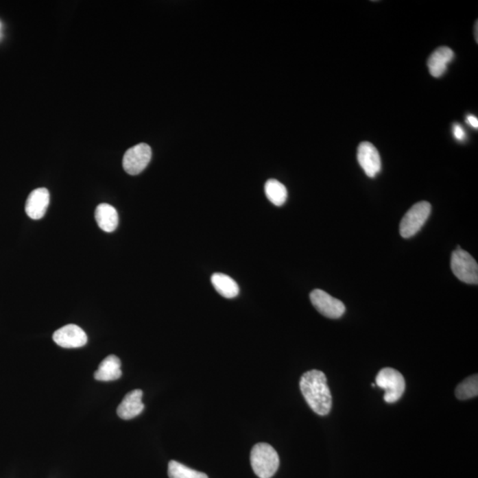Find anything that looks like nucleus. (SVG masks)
<instances>
[{
	"instance_id": "f257e3e1",
	"label": "nucleus",
	"mask_w": 478,
	"mask_h": 478,
	"mask_svg": "<svg viewBox=\"0 0 478 478\" xmlns=\"http://www.w3.org/2000/svg\"><path fill=\"white\" fill-rule=\"evenodd\" d=\"M300 391L307 403L319 416H327L333 406V397L324 372L307 371L301 377Z\"/></svg>"
},
{
	"instance_id": "f03ea898",
	"label": "nucleus",
	"mask_w": 478,
	"mask_h": 478,
	"mask_svg": "<svg viewBox=\"0 0 478 478\" xmlns=\"http://www.w3.org/2000/svg\"><path fill=\"white\" fill-rule=\"evenodd\" d=\"M251 465L259 477L270 478L278 470L279 456L270 444L259 443L252 447Z\"/></svg>"
},
{
	"instance_id": "7ed1b4c3",
	"label": "nucleus",
	"mask_w": 478,
	"mask_h": 478,
	"mask_svg": "<svg viewBox=\"0 0 478 478\" xmlns=\"http://www.w3.org/2000/svg\"><path fill=\"white\" fill-rule=\"evenodd\" d=\"M376 385L385 390L383 400L390 404L400 400L406 388L403 376L392 368H385L380 370L376 377Z\"/></svg>"
},
{
	"instance_id": "20e7f679",
	"label": "nucleus",
	"mask_w": 478,
	"mask_h": 478,
	"mask_svg": "<svg viewBox=\"0 0 478 478\" xmlns=\"http://www.w3.org/2000/svg\"><path fill=\"white\" fill-rule=\"evenodd\" d=\"M431 205L427 201L415 204L402 218L400 233L404 239H409L421 230L429 216L431 215Z\"/></svg>"
},
{
	"instance_id": "39448f33",
	"label": "nucleus",
	"mask_w": 478,
	"mask_h": 478,
	"mask_svg": "<svg viewBox=\"0 0 478 478\" xmlns=\"http://www.w3.org/2000/svg\"><path fill=\"white\" fill-rule=\"evenodd\" d=\"M451 269L459 281L468 285L478 284V265L468 252L458 248L451 258Z\"/></svg>"
},
{
	"instance_id": "423d86ee",
	"label": "nucleus",
	"mask_w": 478,
	"mask_h": 478,
	"mask_svg": "<svg viewBox=\"0 0 478 478\" xmlns=\"http://www.w3.org/2000/svg\"><path fill=\"white\" fill-rule=\"evenodd\" d=\"M152 159V149L147 144L136 145L125 153L123 166L129 175L136 176L144 171Z\"/></svg>"
},
{
	"instance_id": "0eeeda50",
	"label": "nucleus",
	"mask_w": 478,
	"mask_h": 478,
	"mask_svg": "<svg viewBox=\"0 0 478 478\" xmlns=\"http://www.w3.org/2000/svg\"><path fill=\"white\" fill-rule=\"evenodd\" d=\"M310 300L315 309L325 318L339 319L346 312V307L342 301L320 289H316L310 294Z\"/></svg>"
},
{
	"instance_id": "6e6552de",
	"label": "nucleus",
	"mask_w": 478,
	"mask_h": 478,
	"mask_svg": "<svg viewBox=\"0 0 478 478\" xmlns=\"http://www.w3.org/2000/svg\"><path fill=\"white\" fill-rule=\"evenodd\" d=\"M357 160L368 178H376L377 174L381 171V157L376 146L370 142H362L359 145Z\"/></svg>"
},
{
	"instance_id": "1a4fd4ad",
	"label": "nucleus",
	"mask_w": 478,
	"mask_h": 478,
	"mask_svg": "<svg viewBox=\"0 0 478 478\" xmlns=\"http://www.w3.org/2000/svg\"><path fill=\"white\" fill-rule=\"evenodd\" d=\"M53 339L63 348H79L88 342L86 333L75 324H68L59 328L54 333Z\"/></svg>"
},
{
	"instance_id": "9d476101",
	"label": "nucleus",
	"mask_w": 478,
	"mask_h": 478,
	"mask_svg": "<svg viewBox=\"0 0 478 478\" xmlns=\"http://www.w3.org/2000/svg\"><path fill=\"white\" fill-rule=\"evenodd\" d=\"M50 203V193L47 189L38 188L29 195L26 201L25 211L29 218L39 220L44 217Z\"/></svg>"
},
{
	"instance_id": "9b49d317",
	"label": "nucleus",
	"mask_w": 478,
	"mask_h": 478,
	"mask_svg": "<svg viewBox=\"0 0 478 478\" xmlns=\"http://www.w3.org/2000/svg\"><path fill=\"white\" fill-rule=\"evenodd\" d=\"M142 397L143 392L139 389L134 390L125 396L117 409L119 417L123 420H130L139 416L145 409Z\"/></svg>"
},
{
	"instance_id": "f8f14e48",
	"label": "nucleus",
	"mask_w": 478,
	"mask_h": 478,
	"mask_svg": "<svg viewBox=\"0 0 478 478\" xmlns=\"http://www.w3.org/2000/svg\"><path fill=\"white\" fill-rule=\"evenodd\" d=\"M455 58L452 49L441 47L432 53L428 60V68L431 75L434 77H440L446 73L447 65Z\"/></svg>"
},
{
	"instance_id": "ddd939ff",
	"label": "nucleus",
	"mask_w": 478,
	"mask_h": 478,
	"mask_svg": "<svg viewBox=\"0 0 478 478\" xmlns=\"http://www.w3.org/2000/svg\"><path fill=\"white\" fill-rule=\"evenodd\" d=\"M121 366V361L117 356L109 355L99 364V368L94 373V379L102 382L115 381L123 374Z\"/></svg>"
},
{
	"instance_id": "4468645a",
	"label": "nucleus",
	"mask_w": 478,
	"mask_h": 478,
	"mask_svg": "<svg viewBox=\"0 0 478 478\" xmlns=\"http://www.w3.org/2000/svg\"><path fill=\"white\" fill-rule=\"evenodd\" d=\"M95 219L100 229L105 232H112L117 229L119 216L117 209L109 204H100L95 210Z\"/></svg>"
},
{
	"instance_id": "2eb2a0df",
	"label": "nucleus",
	"mask_w": 478,
	"mask_h": 478,
	"mask_svg": "<svg viewBox=\"0 0 478 478\" xmlns=\"http://www.w3.org/2000/svg\"><path fill=\"white\" fill-rule=\"evenodd\" d=\"M211 282L216 291L222 297L233 298L239 294V287L230 276L222 273H215L212 276Z\"/></svg>"
},
{
	"instance_id": "dca6fc26",
	"label": "nucleus",
	"mask_w": 478,
	"mask_h": 478,
	"mask_svg": "<svg viewBox=\"0 0 478 478\" xmlns=\"http://www.w3.org/2000/svg\"><path fill=\"white\" fill-rule=\"evenodd\" d=\"M265 193L270 202L276 206L284 205L288 197L287 189L275 179H270L265 184Z\"/></svg>"
},
{
	"instance_id": "f3484780",
	"label": "nucleus",
	"mask_w": 478,
	"mask_h": 478,
	"mask_svg": "<svg viewBox=\"0 0 478 478\" xmlns=\"http://www.w3.org/2000/svg\"><path fill=\"white\" fill-rule=\"evenodd\" d=\"M477 394L478 377L477 374L466 379L464 382L459 383L455 390L456 397L461 401L470 400V398L477 397Z\"/></svg>"
},
{
	"instance_id": "a211bd4d",
	"label": "nucleus",
	"mask_w": 478,
	"mask_h": 478,
	"mask_svg": "<svg viewBox=\"0 0 478 478\" xmlns=\"http://www.w3.org/2000/svg\"><path fill=\"white\" fill-rule=\"evenodd\" d=\"M167 473H169V478H208L205 473L191 470L187 466L176 461L169 462Z\"/></svg>"
},
{
	"instance_id": "6ab92c4d",
	"label": "nucleus",
	"mask_w": 478,
	"mask_h": 478,
	"mask_svg": "<svg viewBox=\"0 0 478 478\" xmlns=\"http://www.w3.org/2000/svg\"><path fill=\"white\" fill-rule=\"evenodd\" d=\"M453 133L455 138L459 140V141H464V140L466 139L465 130H464V128H462L461 125L458 123L453 125Z\"/></svg>"
},
{
	"instance_id": "aec40b11",
	"label": "nucleus",
	"mask_w": 478,
	"mask_h": 478,
	"mask_svg": "<svg viewBox=\"0 0 478 478\" xmlns=\"http://www.w3.org/2000/svg\"><path fill=\"white\" fill-rule=\"evenodd\" d=\"M467 123L470 124L472 128H474V129H477L478 128V120L476 117H474V115H468Z\"/></svg>"
},
{
	"instance_id": "412c9836",
	"label": "nucleus",
	"mask_w": 478,
	"mask_h": 478,
	"mask_svg": "<svg viewBox=\"0 0 478 478\" xmlns=\"http://www.w3.org/2000/svg\"><path fill=\"white\" fill-rule=\"evenodd\" d=\"M475 29H476V33H475V34H476V41H477V42H478V36H477L478 24H477V23H476V26H475Z\"/></svg>"
},
{
	"instance_id": "4be33fe9",
	"label": "nucleus",
	"mask_w": 478,
	"mask_h": 478,
	"mask_svg": "<svg viewBox=\"0 0 478 478\" xmlns=\"http://www.w3.org/2000/svg\"><path fill=\"white\" fill-rule=\"evenodd\" d=\"M0 25H1V24H0Z\"/></svg>"
}]
</instances>
